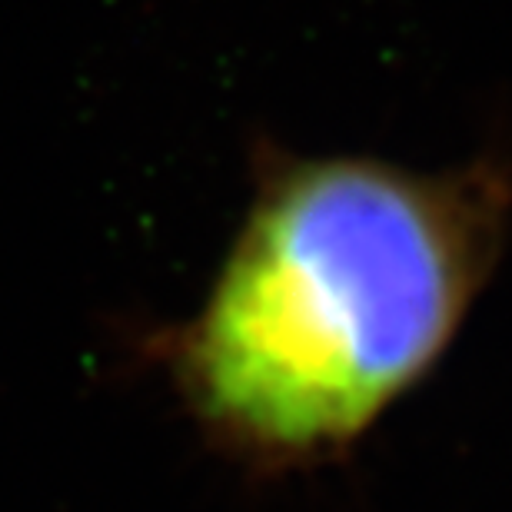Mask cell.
<instances>
[{
    "label": "cell",
    "instance_id": "obj_1",
    "mask_svg": "<svg viewBox=\"0 0 512 512\" xmlns=\"http://www.w3.org/2000/svg\"><path fill=\"white\" fill-rule=\"evenodd\" d=\"M227 253L153 356L223 459L286 476L346 459L443 363L512 233V157L413 170L253 147Z\"/></svg>",
    "mask_w": 512,
    "mask_h": 512
}]
</instances>
